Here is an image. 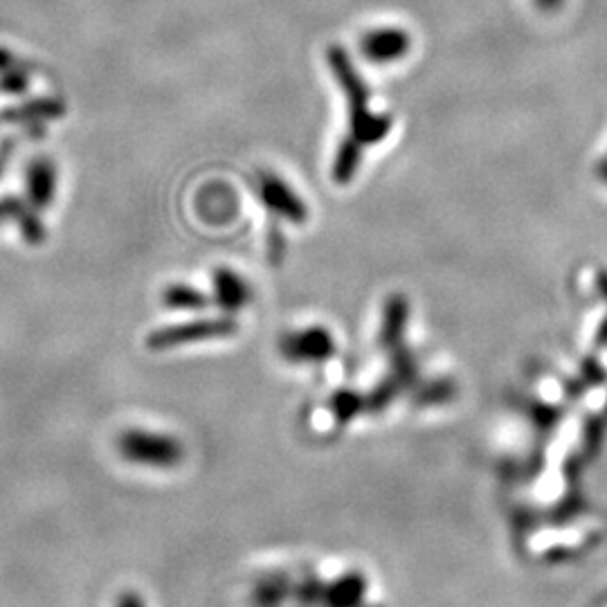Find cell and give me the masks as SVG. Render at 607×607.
I'll list each match as a JSON object with an SVG mask.
<instances>
[{"mask_svg": "<svg viewBox=\"0 0 607 607\" xmlns=\"http://www.w3.org/2000/svg\"><path fill=\"white\" fill-rule=\"evenodd\" d=\"M329 63L335 79H338L340 88L349 99V115H351V135L356 138L362 147L365 144H376L387 138L392 131V117L389 115H376L369 111V90L362 77H358L356 68L349 59V54L342 48L329 50Z\"/></svg>", "mask_w": 607, "mask_h": 607, "instance_id": "obj_1", "label": "cell"}, {"mask_svg": "<svg viewBox=\"0 0 607 607\" xmlns=\"http://www.w3.org/2000/svg\"><path fill=\"white\" fill-rule=\"evenodd\" d=\"M115 448L126 464L153 468V470H171L178 468L185 459L183 441L174 434L153 432L142 428H129L117 434Z\"/></svg>", "mask_w": 607, "mask_h": 607, "instance_id": "obj_2", "label": "cell"}, {"mask_svg": "<svg viewBox=\"0 0 607 607\" xmlns=\"http://www.w3.org/2000/svg\"><path fill=\"white\" fill-rule=\"evenodd\" d=\"M234 331H237V324L228 320V317H210V320H194V322L162 326V329L151 331L144 344H147L149 351H169L194 342L228 338V335H232Z\"/></svg>", "mask_w": 607, "mask_h": 607, "instance_id": "obj_3", "label": "cell"}, {"mask_svg": "<svg viewBox=\"0 0 607 607\" xmlns=\"http://www.w3.org/2000/svg\"><path fill=\"white\" fill-rule=\"evenodd\" d=\"M259 196L270 212L282 216V219L291 223H304L308 219V207L297 196L291 187H288L282 178L273 174H264L259 180Z\"/></svg>", "mask_w": 607, "mask_h": 607, "instance_id": "obj_4", "label": "cell"}, {"mask_svg": "<svg viewBox=\"0 0 607 607\" xmlns=\"http://www.w3.org/2000/svg\"><path fill=\"white\" fill-rule=\"evenodd\" d=\"M412 48L410 34L401 27H385V30H371L360 41V52L371 63H389L403 59Z\"/></svg>", "mask_w": 607, "mask_h": 607, "instance_id": "obj_5", "label": "cell"}, {"mask_svg": "<svg viewBox=\"0 0 607 607\" xmlns=\"http://www.w3.org/2000/svg\"><path fill=\"white\" fill-rule=\"evenodd\" d=\"M25 189L34 210H45L57 194V167L48 158L32 160L27 165Z\"/></svg>", "mask_w": 607, "mask_h": 607, "instance_id": "obj_6", "label": "cell"}, {"mask_svg": "<svg viewBox=\"0 0 607 607\" xmlns=\"http://www.w3.org/2000/svg\"><path fill=\"white\" fill-rule=\"evenodd\" d=\"M214 286V300L223 311L234 313L248 304L250 300V288L243 282V277L234 273L230 268H219L214 270L212 277Z\"/></svg>", "mask_w": 607, "mask_h": 607, "instance_id": "obj_7", "label": "cell"}, {"mask_svg": "<svg viewBox=\"0 0 607 607\" xmlns=\"http://www.w3.org/2000/svg\"><path fill=\"white\" fill-rule=\"evenodd\" d=\"M362 162V144L349 135L347 140L340 142L338 153H335L333 160V180L335 183H349V180L356 176V171Z\"/></svg>", "mask_w": 607, "mask_h": 607, "instance_id": "obj_8", "label": "cell"}, {"mask_svg": "<svg viewBox=\"0 0 607 607\" xmlns=\"http://www.w3.org/2000/svg\"><path fill=\"white\" fill-rule=\"evenodd\" d=\"M162 302L174 311H198V308L207 306V297L187 284H171L162 293Z\"/></svg>", "mask_w": 607, "mask_h": 607, "instance_id": "obj_9", "label": "cell"}, {"mask_svg": "<svg viewBox=\"0 0 607 607\" xmlns=\"http://www.w3.org/2000/svg\"><path fill=\"white\" fill-rule=\"evenodd\" d=\"M115 607H147V601H144L135 590H124L117 594Z\"/></svg>", "mask_w": 607, "mask_h": 607, "instance_id": "obj_10", "label": "cell"}, {"mask_svg": "<svg viewBox=\"0 0 607 607\" xmlns=\"http://www.w3.org/2000/svg\"><path fill=\"white\" fill-rule=\"evenodd\" d=\"M536 3H538L542 9H547V12H551V9H556V7L563 5V0H536Z\"/></svg>", "mask_w": 607, "mask_h": 607, "instance_id": "obj_11", "label": "cell"}]
</instances>
